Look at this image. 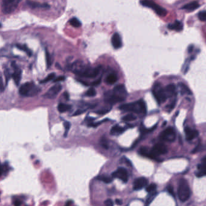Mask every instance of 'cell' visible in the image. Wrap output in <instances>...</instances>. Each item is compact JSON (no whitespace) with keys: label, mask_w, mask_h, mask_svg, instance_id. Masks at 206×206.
I'll return each instance as SVG.
<instances>
[{"label":"cell","mask_w":206,"mask_h":206,"mask_svg":"<svg viewBox=\"0 0 206 206\" xmlns=\"http://www.w3.org/2000/svg\"><path fill=\"white\" fill-rule=\"evenodd\" d=\"M167 190L168 191V192L171 195H173V197H175V194H174V191H173V187L171 185H168L167 186Z\"/></svg>","instance_id":"40"},{"label":"cell","mask_w":206,"mask_h":206,"mask_svg":"<svg viewBox=\"0 0 206 206\" xmlns=\"http://www.w3.org/2000/svg\"><path fill=\"white\" fill-rule=\"evenodd\" d=\"M148 183V180L144 177L136 179L133 182V189L135 190H141L146 187Z\"/></svg>","instance_id":"13"},{"label":"cell","mask_w":206,"mask_h":206,"mask_svg":"<svg viewBox=\"0 0 206 206\" xmlns=\"http://www.w3.org/2000/svg\"><path fill=\"white\" fill-rule=\"evenodd\" d=\"M65 77H63V76H61V77H57L56 79H55L54 80V83H56V82H59V81H64L65 80Z\"/></svg>","instance_id":"46"},{"label":"cell","mask_w":206,"mask_h":206,"mask_svg":"<svg viewBox=\"0 0 206 206\" xmlns=\"http://www.w3.org/2000/svg\"><path fill=\"white\" fill-rule=\"evenodd\" d=\"M193 50H194V46H193V45H190V46H189V48H188V52H189V53H192V51H193Z\"/></svg>","instance_id":"49"},{"label":"cell","mask_w":206,"mask_h":206,"mask_svg":"<svg viewBox=\"0 0 206 206\" xmlns=\"http://www.w3.org/2000/svg\"><path fill=\"white\" fill-rule=\"evenodd\" d=\"M175 104H176V100L175 99V100H173V101L170 103V104L169 106H168L166 107H167V109H168V110H171L173 109V108H174L175 106Z\"/></svg>","instance_id":"41"},{"label":"cell","mask_w":206,"mask_h":206,"mask_svg":"<svg viewBox=\"0 0 206 206\" xmlns=\"http://www.w3.org/2000/svg\"><path fill=\"white\" fill-rule=\"evenodd\" d=\"M101 80H102V79H98V80H97L93 81V82L91 83V85H92V86H98V85H99V84H100Z\"/></svg>","instance_id":"47"},{"label":"cell","mask_w":206,"mask_h":206,"mask_svg":"<svg viewBox=\"0 0 206 206\" xmlns=\"http://www.w3.org/2000/svg\"><path fill=\"white\" fill-rule=\"evenodd\" d=\"M198 17L201 21H203V22L205 21V20H206V12H205V11L204 10V11L200 12L198 14Z\"/></svg>","instance_id":"36"},{"label":"cell","mask_w":206,"mask_h":206,"mask_svg":"<svg viewBox=\"0 0 206 206\" xmlns=\"http://www.w3.org/2000/svg\"><path fill=\"white\" fill-rule=\"evenodd\" d=\"M4 86L3 84V80L2 77H0V91H4Z\"/></svg>","instance_id":"44"},{"label":"cell","mask_w":206,"mask_h":206,"mask_svg":"<svg viewBox=\"0 0 206 206\" xmlns=\"http://www.w3.org/2000/svg\"><path fill=\"white\" fill-rule=\"evenodd\" d=\"M119 109L125 112H133L136 113L145 114L146 113V106L144 101L143 100L131 102L129 104H122L119 107Z\"/></svg>","instance_id":"2"},{"label":"cell","mask_w":206,"mask_h":206,"mask_svg":"<svg viewBox=\"0 0 206 206\" xmlns=\"http://www.w3.org/2000/svg\"><path fill=\"white\" fill-rule=\"evenodd\" d=\"M70 24L75 28H79L82 25L81 22L76 18H73L69 21Z\"/></svg>","instance_id":"28"},{"label":"cell","mask_w":206,"mask_h":206,"mask_svg":"<svg viewBox=\"0 0 206 206\" xmlns=\"http://www.w3.org/2000/svg\"><path fill=\"white\" fill-rule=\"evenodd\" d=\"M21 0H3L1 9L4 14H10L18 7Z\"/></svg>","instance_id":"7"},{"label":"cell","mask_w":206,"mask_h":206,"mask_svg":"<svg viewBox=\"0 0 206 206\" xmlns=\"http://www.w3.org/2000/svg\"><path fill=\"white\" fill-rule=\"evenodd\" d=\"M112 176L113 178L119 179L125 183L128 181V173L127 170L124 168H119L115 171L112 172Z\"/></svg>","instance_id":"10"},{"label":"cell","mask_w":206,"mask_h":206,"mask_svg":"<svg viewBox=\"0 0 206 206\" xmlns=\"http://www.w3.org/2000/svg\"><path fill=\"white\" fill-rule=\"evenodd\" d=\"M112 45L115 49H119L122 46V41L120 35L117 33H114L111 38Z\"/></svg>","instance_id":"16"},{"label":"cell","mask_w":206,"mask_h":206,"mask_svg":"<svg viewBox=\"0 0 206 206\" xmlns=\"http://www.w3.org/2000/svg\"><path fill=\"white\" fill-rule=\"evenodd\" d=\"M184 133L186 135V140H187L188 141L194 140L199 135L198 130L192 129L189 127H186L184 128Z\"/></svg>","instance_id":"14"},{"label":"cell","mask_w":206,"mask_h":206,"mask_svg":"<svg viewBox=\"0 0 206 206\" xmlns=\"http://www.w3.org/2000/svg\"><path fill=\"white\" fill-rule=\"evenodd\" d=\"M46 62H47V68H50L51 66L52 65V60H51V57L50 55L49 54V53L48 52L47 50L46 51Z\"/></svg>","instance_id":"37"},{"label":"cell","mask_w":206,"mask_h":206,"mask_svg":"<svg viewBox=\"0 0 206 206\" xmlns=\"http://www.w3.org/2000/svg\"><path fill=\"white\" fill-rule=\"evenodd\" d=\"M201 149H202V145H198V146H197L195 147V149L192 151V153H194V154L196 153H198V152L200 151L201 150Z\"/></svg>","instance_id":"43"},{"label":"cell","mask_w":206,"mask_h":206,"mask_svg":"<svg viewBox=\"0 0 206 206\" xmlns=\"http://www.w3.org/2000/svg\"><path fill=\"white\" fill-rule=\"evenodd\" d=\"M127 92L124 85L116 86L112 91H108L104 94V101L107 104H114L123 102L126 99Z\"/></svg>","instance_id":"1"},{"label":"cell","mask_w":206,"mask_h":206,"mask_svg":"<svg viewBox=\"0 0 206 206\" xmlns=\"http://www.w3.org/2000/svg\"><path fill=\"white\" fill-rule=\"evenodd\" d=\"M160 138L162 141L168 142H173L176 138V133L174 129L170 127L166 128L163 131L161 132Z\"/></svg>","instance_id":"9"},{"label":"cell","mask_w":206,"mask_h":206,"mask_svg":"<svg viewBox=\"0 0 206 206\" xmlns=\"http://www.w3.org/2000/svg\"><path fill=\"white\" fill-rule=\"evenodd\" d=\"M156 189H157V185L155 184L152 183V184H151L146 187V190L147 192L151 193V192H154V191H155Z\"/></svg>","instance_id":"33"},{"label":"cell","mask_w":206,"mask_h":206,"mask_svg":"<svg viewBox=\"0 0 206 206\" xmlns=\"http://www.w3.org/2000/svg\"><path fill=\"white\" fill-rule=\"evenodd\" d=\"M151 151L155 156L158 157L160 155L166 154L168 151V150L166 145L163 143H159L155 144L153 146V148L151 149Z\"/></svg>","instance_id":"12"},{"label":"cell","mask_w":206,"mask_h":206,"mask_svg":"<svg viewBox=\"0 0 206 206\" xmlns=\"http://www.w3.org/2000/svg\"><path fill=\"white\" fill-rule=\"evenodd\" d=\"M5 166L6 165H3L1 164V163H0V176H2L4 174H5L8 171L7 168Z\"/></svg>","instance_id":"38"},{"label":"cell","mask_w":206,"mask_h":206,"mask_svg":"<svg viewBox=\"0 0 206 206\" xmlns=\"http://www.w3.org/2000/svg\"><path fill=\"white\" fill-rule=\"evenodd\" d=\"M17 47L20 50H22L24 52H25L28 56H32V51L29 49L25 45H21V44H17Z\"/></svg>","instance_id":"26"},{"label":"cell","mask_w":206,"mask_h":206,"mask_svg":"<svg viewBox=\"0 0 206 206\" xmlns=\"http://www.w3.org/2000/svg\"><path fill=\"white\" fill-rule=\"evenodd\" d=\"M115 203H116L117 205H122V203H123L122 201L121 200H120V199H116L115 201Z\"/></svg>","instance_id":"48"},{"label":"cell","mask_w":206,"mask_h":206,"mask_svg":"<svg viewBox=\"0 0 206 206\" xmlns=\"http://www.w3.org/2000/svg\"><path fill=\"white\" fill-rule=\"evenodd\" d=\"M27 4H28V6H30V7L34 9V8H44V9H49L50 6L48 4H41L38 2L36 1H27Z\"/></svg>","instance_id":"21"},{"label":"cell","mask_w":206,"mask_h":206,"mask_svg":"<svg viewBox=\"0 0 206 206\" xmlns=\"http://www.w3.org/2000/svg\"><path fill=\"white\" fill-rule=\"evenodd\" d=\"M191 195L190 189L188 182L185 179H181L178 189V196L180 200L182 202L187 201Z\"/></svg>","instance_id":"4"},{"label":"cell","mask_w":206,"mask_h":206,"mask_svg":"<svg viewBox=\"0 0 206 206\" xmlns=\"http://www.w3.org/2000/svg\"><path fill=\"white\" fill-rule=\"evenodd\" d=\"M111 110V107H107V108H103L97 112H96V113L98 115H105L107 113H108V112H110Z\"/></svg>","instance_id":"34"},{"label":"cell","mask_w":206,"mask_h":206,"mask_svg":"<svg viewBox=\"0 0 206 206\" xmlns=\"http://www.w3.org/2000/svg\"><path fill=\"white\" fill-rule=\"evenodd\" d=\"M1 27V24H0V27Z\"/></svg>","instance_id":"51"},{"label":"cell","mask_w":206,"mask_h":206,"mask_svg":"<svg viewBox=\"0 0 206 206\" xmlns=\"http://www.w3.org/2000/svg\"><path fill=\"white\" fill-rule=\"evenodd\" d=\"M4 76H5V77H6V84L8 83L9 80L10 79V71L8 69H6L4 70Z\"/></svg>","instance_id":"39"},{"label":"cell","mask_w":206,"mask_h":206,"mask_svg":"<svg viewBox=\"0 0 206 206\" xmlns=\"http://www.w3.org/2000/svg\"><path fill=\"white\" fill-rule=\"evenodd\" d=\"M140 3L143 6L152 9V10H154L159 16L165 17L166 15L168 13L167 10L165 8L157 5L152 0H141Z\"/></svg>","instance_id":"6"},{"label":"cell","mask_w":206,"mask_h":206,"mask_svg":"<svg viewBox=\"0 0 206 206\" xmlns=\"http://www.w3.org/2000/svg\"><path fill=\"white\" fill-rule=\"evenodd\" d=\"M86 111V110H83V109H78L77 111L75 112V113L73 114V116H78V115H80L81 114H83Z\"/></svg>","instance_id":"45"},{"label":"cell","mask_w":206,"mask_h":206,"mask_svg":"<svg viewBox=\"0 0 206 206\" xmlns=\"http://www.w3.org/2000/svg\"><path fill=\"white\" fill-rule=\"evenodd\" d=\"M157 193L156 191H154V192L149 193V195L148 197V198H147V200H146V205H149L150 204V203L154 200L155 197L157 195Z\"/></svg>","instance_id":"30"},{"label":"cell","mask_w":206,"mask_h":206,"mask_svg":"<svg viewBox=\"0 0 206 206\" xmlns=\"http://www.w3.org/2000/svg\"><path fill=\"white\" fill-rule=\"evenodd\" d=\"M65 98H66L67 100H68V99H69V95H68V93H67V92L65 93Z\"/></svg>","instance_id":"50"},{"label":"cell","mask_w":206,"mask_h":206,"mask_svg":"<svg viewBox=\"0 0 206 206\" xmlns=\"http://www.w3.org/2000/svg\"><path fill=\"white\" fill-rule=\"evenodd\" d=\"M152 94L159 104L165 102L168 98L165 88L163 87L160 83H157L154 84L152 88Z\"/></svg>","instance_id":"5"},{"label":"cell","mask_w":206,"mask_h":206,"mask_svg":"<svg viewBox=\"0 0 206 206\" xmlns=\"http://www.w3.org/2000/svg\"><path fill=\"white\" fill-rule=\"evenodd\" d=\"M54 77H55V73H50L49 76H47V77L46 79H44L42 81H41V83H47V82H49V81L54 79Z\"/></svg>","instance_id":"32"},{"label":"cell","mask_w":206,"mask_h":206,"mask_svg":"<svg viewBox=\"0 0 206 206\" xmlns=\"http://www.w3.org/2000/svg\"><path fill=\"white\" fill-rule=\"evenodd\" d=\"M86 96L89 97H95L96 95V90L94 89V88L91 87L90 89H88L86 93H85Z\"/></svg>","instance_id":"31"},{"label":"cell","mask_w":206,"mask_h":206,"mask_svg":"<svg viewBox=\"0 0 206 206\" xmlns=\"http://www.w3.org/2000/svg\"><path fill=\"white\" fill-rule=\"evenodd\" d=\"M13 66L14 68V72L12 74V78L15 84L17 86H18L20 83L22 77V71L15 64L13 65Z\"/></svg>","instance_id":"15"},{"label":"cell","mask_w":206,"mask_h":206,"mask_svg":"<svg viewBox=\"0 0 206 206\" xmlns=\"http://www.w3.org/2000/svg\"><path fill=\"white\" fill-rule=\"evenodd\" d=\"M168 28L170 29V30H172L181 32L183 29V25L180 21H175L174 23L169 24Z\"/></svg>","instance_id":"20"},{"label":"cell","mask_w":206,"mask_h":206,"mask_svg":"<svg viewBox=\"0 0 206 206\" xmlns=\"http://www.w3.org/2000/svg\"><path fill=\"white\" fill-rule=\"evenodd\" d=\"M89 66H88L82 61H76L71 65V69L75 74L82 77L84 72Z\"/></svg>","instance_id":"8"},{"label":"cell","mask_w":206,"mask_h":206,"mask_svg":"<svg viewBox=\"0 0 206 206\" xmlns=\"http://www.w3.org/2000/svg\"><path fill=\"white\" fill-rule=\"evenodd\" d=\"M199 7V3L197 1H195L186 4L181 9L188 10V11H194L197 9H198Z\"/></svg>","instance_id":"22"},{"label":"cell","mask_w":206,"mask_h":206,"mask_svg":"<svg viewBox=\"0 0 206 206\" xmlns=\"http://www.w3.org/2000/svg\"><path fill=\"white\" fill-rule=\"evenodd\" d=\"M126 130V129L119 125H115L113 126L110 131V133L112 135L114 136H118L122 134L123 132Z\"/></svg>","instance_id":"19"},{"label":"cell","mask_w":206,"mask_h":206,"mask_svg":"<svg viewBox=\"0 0 206 206\" xmlns=\"http://www.w3.org/2000/svg\"><path fill=\"white\" fill-rule=\"evenodd\" d=\"M139 153L140 155L148 157L151 159H154V160H158V157L155 156L153 153L151 151V149H149L147 148V147H141V148L139 150Z\"/></svg>","instance_id":"17"},{"label":"cell","mask_w":206,"mask_h":206,"mask_svg":"<svg viewBox=\"0 0 206 206\" xmlns=\"http://www.w3.org/2000/svg\"><path fill=\"white\" fill-rule=\"evenodd\" d=\"M97 180H99V181H101V182H104L105 183H111L112 182V178L110 177V176H108L107 175H99L97 176V177L96 178Z\"/></svg>","instance_id":"25"},{"label":"cell","mask_w":206,"mask_h":206,"mask_svg":"<svg viewBox=\"0 0 206 206\" xmlns=\"http://www.w3.org/2000/svg\"><path fill=\"white\" fill-rule=\"evenodd\" d=\"M71 108V106L65 104H60L57 106V110L58 111L61 113H64L65 112H67L70 110Z\"/></svg>","instance_id":"27"},{"label":"cell","mask_w":206,"mask_h":206,"mask_svg":"<svg viewBox=\"0 0 206 206\" xmlns=\"http://www.w3.org/2000/svg\"><path fill=\"white\" fill-rule=\"evenodd\" d=\"M64 127H65V133H64V136L66 138L68 135V131L70 129V127H71V124L70 122L68 121H65L64 123Z\"/></svg>","instance_id":"35"},{"label":"cell","mask_w":206,"mask_h":206,"mask_svg":"<svg viewBox=\"0 0 206 206\" xmlns=\"http://www.w3.org/2000/svg\"><path fill=\"white\" fill-rule=\"evenodd\" d=\"M62 88V87L60 84H56L50 88L44 97L49 99H53L61 92Z\"/></svg>","instance_id":"11"},{"label":"cell","mask_w":206,"mask_h":206,"mask_svg":"<svg viewBox=\"0 0 206 206\" xmlns=\"http://www.w3.org/2000/svg\"><path fill=\"white\" fill-rule=\"evenodd\" d=\"M165 90L168 98H172L176 96V86L173 84H170L166 86Z\"/></svg>","instance_id":"18"},{"label":"cell","mask_w":206,"mask_h":206,"mask_svg":"<svg viewBox=\"0 0 206 206\" xmlns=\"http://www.w3.org/2000/svg\"><path fill=\"white\" fill-rule=\"evenodd\" d=\"M104 204L105 206H113L114 205V202L111 199H108L104 202Z\"/></svg>","instance_id":"42"},{"label":"cell","mask_w":206,"mask_h":206,"mask_svg":"<svg viewBox=\"0 0 206 206\" xmlns=\"http://www.w3.org/2000/svg\"><path fill=\"white\" fill-rule=\"evenodd\" d=\"M41 91L40 88L32 82H27L22 84L19 90L20 95L25 97H33Z\"/></svg>","instance_id":"3"},{"label":"cell","mask_w":206,"mask_h":206,"mask_svg":"<svg viewBox=\"0 0 206 206\" xmlns=\"http://www.w3.org/2000/svg\"><path fill=\"white\" fill-rule=\"evenodd\" d=\"M136 119H137L136 116H135L134 115L129 114V115H127L125 116L124 117H123L122 120L125 121V122H131V121H135Z\"/></svg>","instance_id":"29"},{"label":"cell","mask_w":206,"mask_h":206,"mask_svg":"<svg viewBox=\"0 0 206 206\" xmlns=\"http://www.w3.org/2000/svg\"><path fill=\"white\" fill-rule=\"evenodd\" d=\"M179 86L180 88V91H181V94H183V95H184V94L192 95V92H191L190 90L189 89V87L186 84H184V83H180Z\"/></svg>","instance_id":"24"},{"label":"cell","mask_w":206,"mask_h":206,"mask_svg":"<svg viewBox=\"0 0 206 206\" xmlns=\"http://www.w3.org/2000/svg\"><path fill=\"white\" fill-rule=\"evenodd\" d=\"M117 81V76L114 73H111L106 77L105 81L108 84H113Z\"/></svg>","instance_id":"23"}]
</instances>
